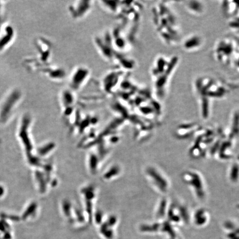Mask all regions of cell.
Listing matches in <instances>:
<instances>
[{"mask_svg": "<svg viewBox=\"0 0 239 239\" xmlns=\"http://www.w3.org/2000/svg\"><path fill=\"white\" fill-rule=\"evenodd\" d=\"M35 45L39 54V59L41 61V64L46 63L50 57L51 46L46 39L38 38L35 41Z\"/></svg>", "mask_w": 239, "mask_h": 239, "instance_id": "obj_10", "label": "cell"}, {"mask_svg": "<svg viewBox=\"0 0 239 239\" xmlns=\"http://www.w3.org/2000/svg\"><path fill=\"white\" fill-rule=\"evenodd\" d=\"M153 21L160 37L170 45H174L181 38L177 18L168 5L159 3L153 8Z\"/></svg>", "mask_w": 239, "mask_h": 239, "instance_id": "obj_1", "label": "cell"}, {"mask_svg": "<svg viewBox=\"0 0 239 239\" xmlns=\"http://www.w3.org/2000/svg\"><path fill=\"white\" fill-rule=\"evenodd\" d=\"M5 1H0V30L2 28L5 19Z\"/></svg>", "mask_w": 239, "mask_h": 239, "instance_id": "obj_14", "label": "cell"}, {"mask_svg": "<svg viewBox=\"0 0 239 239\" xmlns=\"http://www.w3.org/2000/svg\"><path fill=\"white\" fill-rule=\"evenodd\" d=\"M16 36L15 29L13 26L5 24L0 30V53L3 52L8 48Z\"/></svg>", "mask_w": 239, "mask_h": 239, "instance_id": "obj_7", "label": "cell"}, {"mask_svg": "<svg viewBox=\"0 0 239 239\" xmlns=\"http://www.w3.org/2000/svg\"><path fill=\"white\" fill-rule=\"evenodd\" d=\"M221 8L228 19L239 15V1H223L221 2Z\"/></svg>", "mask_w": 239, "mask_h": 239, "instance_id": "obj_11", "label": "cell"}, {"mask_svg": "<svg viewBox=\"0 0 239 239\" xmlns=\"http://www.w3.org/2000/svg\"><path fill=\"white\" fill-rule=\"evenodd\" d=\"M239 53V41L231 37H225L217 41L213 55L216 61L224 65H232L233 61Z\"/></svg>", "mask_w": 239, "mask_h": 239, "instance_id": "obj_4", "label": "cell"}, {"mask_svg": "<svg viewBox=\"0 0 239 239\" xmlns=\"http://www.w3.org/2000/svg\"><path fill=\"white\" fill-rule=\"evenodd\" d=\"M228 26L232 32L239 35V15L229 19Z\"/></svg>", "mask_w": 239, "mask_h": 239, "instance_id": "obj_13", "label": "cell"}, {"mask_svg": "<svg viewBox=\"0 0 239 239\" xmlns=\"http://www.w3.org/2000/svg\"><path fill=\"white\" fill-rule=\"evenodd\" d=\"M179 58L173 56L171 59L158 56L151 69L154 92L157 98L162 99L166 94L169 79L178 65Z\"/></svg>", "mask_w": 239, "mask_h": 239, "instance_id": "obj_3", "label": "cell"}, {"mask_svg": "<svg viewBox=\"0 0 239 239\" xmlns=\"http://www.w3.org/2000/svg\"><path fill=\"white\" fill-rule=\"evenodd\" d=\"M194 85L201 116L203 118H207L210 113L211 100L222 99L228 94L229 90L221 82L209 77L198 78Z\"/></svg>", "mask_w": 239, "mask_h": 239, "instance_id": "obj_2", "label": "cell"}, {"mask_svg": "<svg viewBox=\"0 0 239 239\" xmlns=\"http://www.w3.org/2000/svg\"><path fill=\"white\" fill-rule=\"evenodd\" d=\"M232 65L239 72V53L234 58Z\"/></svg>", "mask_w": 239, "mask_h": 239, "instance_id": "obj_15", "label": "cell"}, {"mask_svg": "<svg viewBox=\"0 0 239 239\" xmlns=\"http://www.w3.org/2000/svg\"><path fill=\"white\" fill-rule=\"evenodd\" d=\"M204 44L203 38L199 35H189L182 42L183 48L187 51H194L201 48Z\"/></svg>", "mask_w": 239, "mask_h": 239, "instance_id": "obj_9", "label": "cell"}, {"mask_svg": "<svg viewBox=\"0 0 239 239\" xmlns=\"http://www.w3.org/2000/svg\"><path fill=\"white\" fill-rule=\"evenodd\" d=\"M184 5L188 11L194 15H201L204 13V5L201 1H189L184 2Z\"/></svg>", "mask_w": 239, "mask_h": 239, "instance_id": "obj_12", "label": "cell"}, {"mask_svg": "<svg viewBox=\"0 0 239 239\" xmlns=\"http://www.w3.org/2000/svg\"><path fill=\"white\" fill-rule=\"evenodd\" d=\"M90 75V70L85 66L80 65L75 68L69 77V89L73 91L81 89L89 79Z\"/></svg>", "mask_w": 239, "mask_h": 239, "instance_id": "obj_5", "label": "cell"}, {"mask_svg": "<svg viewBox=\"0 0 239 239\" xmlns=\"http://www.w3.org/2000/svg\"><path fill=\"white\" fill-rule=\"evenodd\" d=\"M92 1H78L71 3L69 7V11L74 19H80L89 12L92 7Z\"/></svg>", "mask_w": 239, "mask_h": 239, "instance_id": "obj_8", "label": "cell"}, {"mask_svg": "<svg viewBox=\"0 0 239 239\" xmlns=\"http://www.w3.org/2000/svg\"><path fill=\"white\" fill-rule=\"evenodd\" d=\"M23 94L21 90L13 89L7 94L1 105V115L7 117L19 105L22 100Z\"/></svg>", "mask_w": 239, "mask_h": 239, "instance_id": "obj_6", "label": "cell"}]
</instances>
